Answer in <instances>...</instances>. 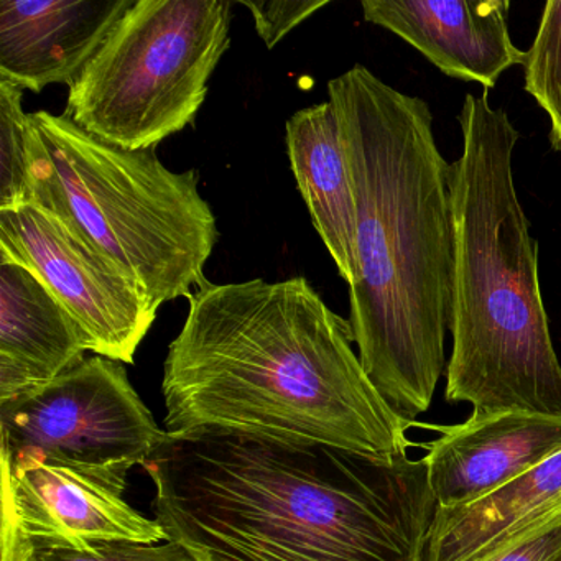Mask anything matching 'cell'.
<instances>
[{"label": "cell", "instance_id": "6da1fadb", "mask_svg": "<svg viewBox=\"0 0 561 561\" xmlns=\"http://www.w3.org/2000/svg\"><path fill=\"white\" fill-rule=\"evenodd\" d=\"M167 540L198 561H425L436 501L423 458L238 433H169L142 466Z\"/></svg>", "mask_w": 561, "mask_h": 561}, {"label": "cell", "instance_id": "7a4b0ae2", "mask_svg": "<svg viewBox=\"0 0 561 561\" xmlns=\"http://www.w3.org/2000/svg\"><path fill=\"white\" fill-rule=\"evenodd\" d=\"M354 344L350 320L305 277L206 282L163 364L167 432L213 430L396 461L409 455L413 422L383 399Z\"/></svg>", "mask_w": 561, "mask_h": 561}, {"label": "cell", "instance_id": "3957f363", "mask_svg": "<svg viewBox=\"0 0 561 561\" xmlns=\"http://www.w3.org/2000/svg\"><path fill=\"white\" fill-rule=\"evenodd\" d=\"M357 211L350 287L357 354L383 399L413 422L445 369L453 278L449 165L422 98L354 65L328 83Z\"/></svg>", "mask_w": 561, "mask_h": 561}, {"label": "cell", "instance_id": "277c9868", "mask_svg": "<svg viewBox=\"0 0 561 561\" xmlns=\"http://www.w3.org/2000/svg\"><path fill=\"white\" fill-rule=\"evenodd\" d=\"M461 156L449 165L453 278L446 400L472 412L561 415V364L538 278V242L515 190L511 117L466 94Z\"/></svg>", "mask_w": 561, "mask_h": 561}, {"label": "cell", "instance_id": "5b68a950", "mask_svg": "<svg viewBox=\"0 0 561 561\" xmlns=\"http://www.w3.org/2000/svg\"><path fill=\"white\" fill-rule=\"evenodd\" d=\"M32 203L73 226L156 307L193 297L219 232L196 170L126 150L47 111L27 114Z\"/></svg>", "mask_w": 561, "mask_h": 561}, {"label": "cell", "instance_id": "8992f818", "mask_svg": "<svg viewBox=\"0 0 561 561\" xmlns=\"http://www.w3.org/2000/svg\"><path fill=\"white\" fill-rule=\"evenodd\" d=\"M231 2L134 0L81 71L65 116L126 150L195 123L229 48Z\"/></svg>", "mask_w": 561, "mask_h": 561}, {"label": "cell", "instance_id": "52a82bcc", "mask_svg": "<svg viewBox=\"0 0 561 561\" xmlns=\"http://www.w3.org/2000/svg\"><path fill=\"white\" fill-rule=\"evenodd\" d=\"M167 438L126 367L96 354L0 405V448L37 449L124 482Z\"/></svg>", "mask_w": 561, "mask_h": 561}, {"label": "cell", "instance_id": "ba28073f", "mask_svg": "<svg viewBox=\"0 0 561 561\" xmlns=\"http://www.w3.org/2000/svg\"><path fill=\"white\" fill-rule=\"evenodd\" d=\"M0 261L28 268L57 297L80 328L88 351L134 364L159 307L73 226L37 205L4 209Z\"/></svg>", "mask_w": 561, "mask_h": 561}, {"label": "cell", "instance_id": "9c48e42d", "mask_svg": "<svg viewBox=\"0 0 561 561\" xmlns=\"http://www.w3.org/2000/svg\"><path fill=\"white\" fill-rule=\"evenodd\" d=\"M2 517L35 548L91 551L113 541H167L156 518L124 499L127 482L37 449L0 448Z\"/></svg>", "mask_w": 561, "mask_h": 561}, {"label": "cell", "instance_id": "30bf717a", "mask_svg": "<svg viewBox=\"0 0 561 561\" xmlns=\"http://www.w3.org/2000/svg\"><path fill=\"white\" fill-rule=\"evenodd\" d=\"M428 428L439 436L423 461L442 508L472 504L561 451V415L472 412L458 425Z\"/></svg>", "mask_w": 561, "mask_h": 561}, {"label": "cell", "instance_id": "8fae6325", "mask_svg": "<svg viewBox=\"0 0 561 561\" xmlns=\"http://www.w3.org/2000/svg\"><path fill=\"white\" fill-rule=\"evenodd\" d=\"M364 19L392 32L446 77L494 90L524 65L508 32V0H363Z\"/></svg>", "mask_w": 561, "mask_h": 561}, {"label": "cell", "instance_id": "7c38bea8", "mask_svg": "<svg viewBox=\"0 0 561 561\" xmlns=\"http://www.w3.org/2000/svg\"><path fill=\"white\" fill-rule=\"evenodd\" d=\"M134 0H0V80L73 87Z\"/></svg>", "mask_w": 561, "mask_h": 561}, {"label": "cell", "instance_id": "4fadbf2b", "mask_svg": "<svg viewBox=\"0 0 561 561\" xmlns=\"http://www.w3.org/2000/svg\"><path fill=\"white\" fill-rule=\"evenodd\" d=\"M87 351L57 297L28 268L0 261V405L73 369Z\"/></svg>", "mask_w": 561, "mask_h": 561}, {"label": "cell", "instance_id": "5bb4252c", "mask_svg": "<svg viewBox=\"0 0 561 561\" xmlns=\"http://www.w3.org/2000/svg\"><path fill=\"white\" fill-rule=\"evenodd\" d=\"M288 160L314 229L350 287L359 278L353 180L333 104H314L287 121Z\"/></svg>", "mask_w": 561, "mask_h": 561}, {"label": "cell", "instance_id": "9a60e30c", "mask_svg": "<svg viewBox=\"0 0 561 561\" xmlns=\"http://www.w3.org/2000/svg\"><path fill=\"white\" fill-rule=\"evenodd\" d=\"M561 508V451L491 494L436 507L425 561H481Z\"/></svg>", "mask_w": 561, "mask_h": 561}, {"label": "cell", "instance_id": "2e32d148", "mask_svg": "<svg viewBox=\"0 0 561 561\" xmlns=\"http://www.w3.org/2000/svg\"><path fill=\"white\" fill-rule=\"evenodd\" d=\"M524 90L550 119V147L561 152V0H548L530 48L525 51Z\"/></svg>", "mask_w": 561, "mask_h": 561}, {"label": "cell", "instance_id": "e0dca14e", "mask_svg": "<svg viewBox=\"0 0 561 561\" xmlns=\"http://www.w3.org/2000/svg\"><path fill=\"white\" fill-rule=\"evenodd\" d=\"M24 90L0 80V211L32 203L27 114Z\"/></svg>", "mask_w": 561, "mask_h": 561}, {"label": "cell", "instance_id": "ac0fdd59", "mask_svg": "<svg viewBox=\"0 0 561 561\" xmlns=\"http://www.w3.org/2000/svg\"><path fill=\"white\" fill-rule=\"evenodd\" d=\"M2 561H198L175 541L147 545L134 541L101 543L91 551L35 548L9 518L2 517Z\"/></svg>", "mask_w": 561, "mask_h": 561}, {"label": "cell", "instance_id": "d6986e66", "mask_svg": "<svg viewBox=\"0 0 561 561\" xmlns=\"http://www.w3.org/2000/svg\"><path fill=\"white\" fill-rule=\"evenodd\" d=\"M242 8L251 11L255 31L267 48H274L285 35L304 24L320 9L327 8L328 0H272V2H248L239 0Z\"/></svg>", "mask_w": 561, "mask_h": 561}, {"label": "cell", "instance_id": "ffe728a7", "mask_svg": "<svg viewBox=\"0 0 561 561\" xmlns=\"http://www.w3.org/2000/svg\"><path fill=\"white\" fill-rule=\"evenodd\" d=\"M481 561H561V508Z\"/></svg>", "mask_w": 561, "mask_h": 561}]
</instances>
